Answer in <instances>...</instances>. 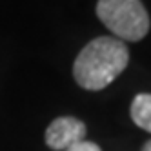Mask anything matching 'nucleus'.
Wrapping results in <instances>:
<instances>
[{
	"instance_id": "obj_1",
	"label": "nucleus",
	"mask_w": 151,
	"mask_h": 151,
	"mask_svg": "<svg viewBox=\"0 0 151 151\" xmlns=\"http://www.w3.org/2000/svg\"><path fill=\"white\" fill-rule=\"evenodd\" d=\"M129 51L115 37H96L88 42L73 64V77L82 89L100 91L127 68Z\"/></svg>"
},
{
	"instance_id": "obj_4",
	"label": "nucleus",
	"mask_w": 151,
	"mask_h": 151,
	"mask_svg": "<svg viewBox=\"0 0 151 151\" xmlns=\"http://www.w3.org/2000/svg\"><path fill=\"white\" fill-rule=\"evenodd\" d=\"M131 118L140 129L151 133V93H138L133 99Z\"/></svg>"
},
{
	"instance_id": "obj_6",
	"label": "nucleus",
	"mask_w": 151,
	"mask_h": 151,
	"mask_svg": "<svg viewBox=\"0 0 151 151\" xmlns=\"http://www.w3.org/2000/svg\"><path fill=\"white\" fill-rule=\"evenodd\" d=\"M140 151H151V140H147V142L142 146V149H140Z\"/></svg>"
},
{
	"instance_id": "obj_5",
	"label": "nucleus",
	"mask_w": 151,
	"mask_h": 151,
	"mask_svg": "<svg viewBox=\"0 0 151 151\" xmlns=\"http://www.w3.org/2000/svg\"><path fill=\"white\" fill-rule=\"evenodd\" d=\"M66 151H102L99 144H95V142H89V140H82V142L78 144H75L71 147H68Z\"/></svg>"
},
{
	"instance_id": "obj_3",
	"label": "nucleus",
	"mask_w": 151,
	"mask_h": 151,
	"mask_svg": "<svg viewBox=\"0 0 151 151\" xmlns=\"http://www.w3.org/2000/svg\"><path fill=\"white\" fill-rule=\"evenodd\" d=\"M86 124L75 116H58L46 129V144L53 151H66L68 147L86 140Z\"/></svg>"
},
{
	"instance_id": "obj_2",
	"label": "nucleus",
	"mask_w": 151,
	"mask_h": 151,
	"mask_svg": "<svg viewBox=\"0 0 151 151\" xmlns=\"http://www.w3.org/2000/svg\"><path fill=\"white\" fill-rule=\"evenodd\" d=\"M95 11L115 38L124 44L138 42L149 33L151 20L142 0H99Z\"/></svg>"
}]
</instances>
